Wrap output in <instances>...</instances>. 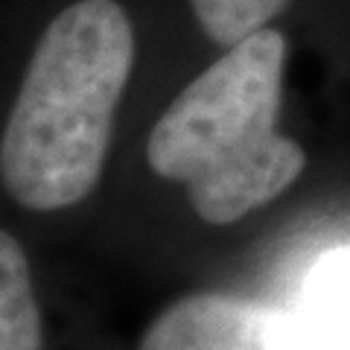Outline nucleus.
I'll return each mask as SVG.
<instances>
[{
	"label": "nucleus",
	"mask_w": 350,
	"mask_h": 350,
	"mask_svg": "<svg viewBox=\"0 0 350 350\" xmlns=\"http://www.w3.org/2000/svg\"><path fill=\"white\" fill-rule=\"evenodd\" d=\"M41 306L18 239L0 228V350H41Z\"/></svg>",
	"instance_id": "nucleus-4"
},
{
	"label": "nucleus",
	"mask_w": 350,
	"mask_h": 350,
	"mask_svg": "<svg viewBox=\"0 0 350 350\" xmlns=\"http://www.w3.org/2000/svg\"><path fill=\"white\" fill-rule=\"evenodd\" d=\"M131 68L135 29L117 0H76L50 21L0 137L9 199L50 213L96 190Z\"/></svg>",
	"instance_id": "nucleus-1"
},
{
	"label": "nucleus",
	"mask_w": 350,
	"mask_h": 350,
	"mask_svg": "<svg viewBox=\"0 0 350 350\" xmlns=\"http://www.w3.org/2000/svg\"><path fill=\"white\" fill-rule=\"evenodd\" d=\"M283 70V32L257 29L196 76L152 126V172L184 184L202 222L234 225L304 172V149L278 129Z\"/></svg>",
	"instance_id": "nucleus-2"
},
{
	"label": "nucleus",
	"mask_w": 350,
	"mask_h": 350,
	"mask_svg": "<svg viewBox=\"0 0 350 350\" xmlns=\"http://www.w3.org/2000/svg\"><path fill=\"white\" fill-rule=\"evenodd\" d=\"M295 310L321 333L350 345V243L330 248L310 269Z\"/></svg>",
	"instance_id": "nucleus-5"
},
{
	"label": "nucleus",
	"mask_w": 350,
	"mask_h": 350,
	"mask_svg": "<svg viewBox=\"0 0 350 350\" xmlns=\"http://www.w3.org/2000/svg\"><path fill=\"white\" fill-rule=\"evenodd\" d=\"M289 3L292 0H190L202 32L225 50L266 29Z\"/></svg>",
	"instance_id": "nucleus-6"
},
{
	"label": "nucleus",
	"mask_w": 350,
	"mask_h": 350,
	"mask_svg": "<svg viewBox=\"0 0 350 350\" xmlns=\"http://www.w3.org/2000/svg\"><path fill=\"white\" fill-rule=\"evenodd\" d=\"M137 350H350V345L321 333L298 310L193 292L146 327Z\"/></svg>",
	"instance_id": "nucleus-3"
}]
</instances>
